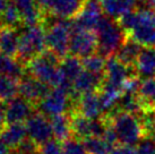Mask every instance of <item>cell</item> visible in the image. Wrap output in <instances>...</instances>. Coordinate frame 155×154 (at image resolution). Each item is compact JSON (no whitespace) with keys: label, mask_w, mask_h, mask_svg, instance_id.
I'll return each mask as SVG.
<instances>
[{"label":"cell","mask_w":155,"mask_h":154,"mask_svg":"<svg viewBox=\"0 0 155 154\" xmlns=\"http://www.w3.org/2000/svg\"><path fill=\"white\" fill-rule=\"evenodd\" d=\"M97 51V38L95 31L74 27L69 42V52L71 56L86 58Z\"/></svg>","instance_id":"cell-8"},{"label":"cell","mask_w":155,"mask_h":154,"mask_svg":"<svg viewBox=\"0 0 155 154\" xmlns=\"http://www.w3.org/2000/svg\"><path fill=\"white\" fill-rule=\"evenodd\" d=\"M8 5H9L8 0H0V17H1V15L6 10V8L8 7Z\"/></svg>","instance_id":"cell-38"},{"label":"cell","mask_w":155,"mask_h":154,"mask_svg":"<svg viewBox=\"0 0 155 154\" xmlns=\"http://www.w3.org/2000/svg\"><path fill=\"white\" fill-rule=\"evenodd\" d=\"M12 2L19 10L23 25H38L43 22L44 12L36 0H12Z\"/></svg>","instance_id":"cell-17"},{"label":"cell","mask_w":155,"mask_h":154,"mask_svg":"<svg viewBox=\"0 0 155 154\" xmlns=\"http://www.w3.org/2000/svg\"><path fill=\"white\" fill-rule=\"evenodd\" d=\"M135 69L138 76L144 78L155 77V47L143 49L135 65Z\"/></svg>","instance_id":"cell-21"},{"label":"cell","mask_w":155,"mask_h":154,"mask_svg":"<svg viewBox=\"0 0 155 154\" xmlns=\"http://www.w3.org/2000/svg\"><path fill=\"white\" fill-rule=\"evenodd\" d=\"M103 7L99 0H84L82 8L76 17L73 18L74 27L95 31L97 24L103 17Z\"/></svg>","instance_id":"cell-9"},{"label":"cell","mask_w":155,"mask_h":154,"mask_svg":"<svg viewBox=\"0 0 155 154\" xmlns=\"http://www.w3.org/2000/svg\"><path fill=\"white\" fill-rule=\"evenodd\" d=\"M19 38L21 33H18L17 27L0 24V53L16 58L19 47Z\"/></svg>","instance_id":"cell-18"},{"label":"cell","mask_w":155,"mask_h":154,"mask_svg":"<svg viewBox=\"0 0 155 154\" xmlns=\"http://www.w3.org/2000/svg\"><path fill=\"white\" fill-rule=\"evenodd\" d=\"M83 144L88 154H110L113 145L107 142L103 137H87L83 139Z\"/></svg>","instance_id":"cell-27"},{"label":"cell","mask_w":155,"mask_h":154,"mask_svg":"<svg viewBox=\"0 0 155 154\" xmlns=\"http://www.w3.org/2000/svg\"><path fill=\"white\" fill-rule=\"evenodd\" d=\"M138 1L139 0H102V7L107 16L117 21L122 15L135 10Z\"/></svg>","instance_id":"cell-20"},{"label":"cell","mask_w":155,"mask_h":154,"mask_svg":"<svg viewBox=\"0 0 155 154\" xmlns=\"http://www.w3.org/2000/svg\"><path fill=\"white\" fill-rule=\"evenodd\" d=\"M0 154H12L10 147L6 144V142L4 141L1 135H0Z\"/></svg>","instance_id":"cell-37"},{"label":"cell","mask_w":155,"mask_h":154,"mask_svg":"<svg viewBox=\"0 0 155 154\" xmlns=\"http://www.w3.org/2000/svg\"><path fill=\"white\" fill-rule=\"evenodd\" d=\"M83 67L85 70L93 73L95 75H100V76H104V70H105V66H107V60L103 56H101L100 53L97 55H92L90 57H86L82 60Z\"/></svg>","instance_id":"cell-28"},{"label":"cell","mask_w":155,"mask_h":154,"mask_svg":"<svg viewBox=\"0 0 155 154\" xmlns=\"http://www.w3.org/2000/svg\"><path fill=\"white\" fill-rule=\"evenodd\" d=\"M128 36L142 47H155V9L148 7L136 10L135 22Z\"/></svg>","instance_id":"cell-6"},{"label":"cell","mask_w":155,"mask_h":154,"mask_svg":"<svg viewBox=\"0 0 155 154\" xmlns=\"http://www.w3.org/2000/svg\"><path fill=\"white\" fill-rule=\"evenodd\" d=\"M62 147H64V154H88L83 142H81V139L76 137H71L68 141L64 142Z\"/></svg>","instance_id":"cell-30"},{"label":"cell","mask_w":155,"mask_h":154,"mask_svg":"<svg viewBox=\"0 0 155 154\" xmlns=\"http://www.w3.org/2000/svg\"><path fill=\"white\" fill-rule=\"evenodd\" d=\"M61 58L51 50H45L26 65L27 74L43 82L50 87H57L59 81Z\"/></svg>","instance_id":"cell-5"},{"label":"cell","mask_w":155,"mask_h":154,"mask_svg":"<svg viewBox=\"0 0 155 154\" xmlns=\"http://www.w3.org/2000/svg\"><path fill=\"white\" fill-rule=\"evenodd\" d=\"M71 112H77L79 115L93 120L101 119L104 116V111L99 92H92L81 95Z\"/></svg>","instance_id":"cell-15"},{"label":"cell","mask_w":155,"mask_h":154,"mask_svg":"<svg viewBox=\"0 0 155 154\" xmlns=\"http://www.w3.org/2000/svg\"><path fill=\"white\" fill-rule=\"evenodd\" d=\"M101 1H102V0H101Z\"/></svg>","instance_id":"cell-41"},{"label":"cell","mask_w":155,"mask_h":154,"mask_svg":"<svg viewBox=\"0 0 155 154\" xmlns=\"http://www.w3.org/2000/svg\"><path fill=\"white\" fill-rule=\"evenodd\" d=\"M40 154H64V147L60 144V142L57 139H50L49 142L44 143L40 146Z\"/></svg>","instance_id":"cell-32"},{"label":"cell","mask_w":155,"mask_h":154,"mask_svg":"<svg viewBox=\"0 0 155 154\" xmlns=\"http://www.w3.org/2000/svg\"><path fill=\"white\" fill-rule=\"evenodd\" d=\"M111 126L117 135L118 142L126 145L138 144L145 137L139 117L129 112L111 111L102 117Z\"/></svg>","instance_id":"cell-1"},{"label":"cell","mask_w":155,"mask_h":154,"mask_svg":"<svg viewBox=\"0 0 155 154\" xmlns=\"http://www.w3.org/2000/svg\"><path fill=\"white\" fill-rule=\"evenodd\" d=\"M142 82L139 81L138 75H131V76L124 83L122 91L124 93H131V94H138V91L140 87Z\"/></svg>","instance_id":"cell-33"},{"label":"cell","mask_w":155,"mask_h":154,"mask_svg":"<svg viewBox=\"0 0 155 154\" xmlns=\"http://www.w3.org/2000/svg\"><path fill=\"white\" fill-rule=\"evenodd\" d=\"M49 92L50 86L31 76L30 74L26 73L25 76L19 79V95L35 107Z\"/></svg>","instance_id":"cell-13"},{"label":"cell","mask_w":155,"mask_h":154,"mask_svg":"<svg viewBox=\"0 0 155 154\" xmlns=\"http://www.w3.org/2000/svg\"><path fill=\"white\" fill-rule=\"evenodd\" d=\"M19 94V79L0 75V101L8 102Z\"/></svg>","instance_id":"cell-25"},{"label":"cell","mask_w":155,"mask_h":154,"mask_svg":"<svg viewBox=\"0 0 155 154\" xmlns=\"http://www.w3.org/2000/svg\"><path fill=\"white\" fill-rule=\"evenodd\" d=\"M110 154H136V149L131 145L119 144V145L113 146Z\"/></svg>","instance_id":"cell-35"},{"label":"cell","mask_w":155,"mask_h":154,"mask_svg":"<svg viewBox=\"0 0 155 154\" xmlns=\"http://www.w3.org/2000/svg\"><path fill=\"white\" fill-rule=\"evenodd\" d=\"M83 70V62L78 57L71 55L65 57L59 66V81L57 87L67 91L69 94H71L74 82L82 74Z\"/></svg>","instance_id":"cell-11"},{"label":"cell","mask_w":155,"mask_h":154,"mask_svg":"<svg viewBox=\"0 0 155 154\" xmlns=\"http://www.w3.org/2000/svg\"><path fill=\"white\" fill-rule=\"evenodd\" d=\"M45 47L47 38L43 24L41 23L38 25L25 26V28L21 32L16 58L24 65H27L32 59L45 51Z\"/></svg>","instance_id":"cell-4"},{"label":"cell","mask_w":155,"mask_h":154,"mask_svg":"<svg viewBox=\"0 0 155 154\" xmlns=\"http://www.w3.org/2000/svg\"><path fill=\"white\" fill-rule=\"evenodd\" d=\"M27 73L26 65L21 62L17 58L10 57L4 53H0V75L14 77L16 79H21Z\"/></svg>","instance_id":"cell-23"},{"label":"cell","mask_w":155,"mask_h":154,"mask_svg":"<svg viewBox=\"0 0 155 154\" xmlns=\"http://www.w3.org/2000/svg\"><path fill=\"white\" fill-rule=\"evenodd\" d=\"M39 149L40 146L27 137L15 151L17 154H36L39 153Z\"/></svg>","instance_id":"cell-34"},{"label":"cell","mask_w":155,"mask_h":154,"mask_svg":"<svg viewBox=\"0 0 155 154\" xmlns=\"http://www.w3.org/2000/svg\"><path fill=\"white\" fill-rule=\"evenodd\" d=\"M50 120H51L53 136L57 141L64 143V142L68 141L69 138H71L73 130H71V121H70L69 113L52 117L50 118Z\"/></svg>","instance_id":"cell-24"},{"label":"cell","mask_w":155,"mask_h":154,"mask_svg":"<svg viewBox=\"0 0 155 154\" xmlns=\"http://www.w3.org/2000/svg\"><path fill=\"white\" fill-rule=\"evenodd\" d=\"M84 0H43L44 14L57 18L73 19L79 13Z\"/></svg>","instance_id":"cell-12"},{"label":"cell","mask_w":155,"mask_h":154,"mask_svg":"<svg viewBox=\"0 0 155 154\" xmlns=\"http://www.w3.org/2000/svg\"><path fill=\"white\" fill-rule=\"evenodd\" d=\"M0 135L4 138V141L6 142V144L13 150H16L18 146L28 137L26 126L23 122L7 124L0 130Z\"/></svg>","instance_id":"cell-19"},{"label":"cell","mask_w":155,"mask_h":154,"mask_svg":"<svg viewBox=\"0 0 155 154\" xmlns=\"http://www.w3.org/2000/svg\"><path fill=\"white\" fill-rule=\"evenodd\" d=\"M95 33L97 38V51L108 59L116 55L128 38L119 23L109 16L102 17L95 28Z\"/></svg>","instance_id":"cell-2"},{"label":"cell","mask_w":155,"mask_h":154,"mask_svg":"<svg viewBox=\"0 0 155 154\" xmlns=\"http://www.w3.org/2000/svg\"><path fill=\"white\" fill-rule=\"evenodd\" d=\"M153 137H154V139H155V135H154V136H153Z\"/></svg>","instance_id":"cell-40"},{"label":"cell","mask_w":155,"mask_h":154,"mask_svg":"<svg viewBox=\"0 0 155 154\" xmlns=\"http://www.w3.org/2000/svg\"><path fill=\"white\" fill-rule=\"evenodd\" d=\"M36 108L42 115L48 118H52L64 113H69L73 110V102L67 91L59 87H53L40 101Z\"/></svg>","instance_id":"cell-7"},{"label":"cell","mask_w":155,"mask_h":154,"mask_svg":"<svg viewBox=\"0 0 155 154\" xmlns=\"http://www.w3.org/2000/svg\"><path fill=\"white\" fill-rule=\"evenodd\" d=\"M147 4V6L152 9H155V0H144Z\"/></svg>","instance_id":"cell-39"},{"label":"cell","mask_w":155,"mask_h":154,"mask_svg":"<svg viewBox=\"0 0 155 154\" xmlns=\"http://www.w3.org/2000/svg\"><path fill=\"white\" fill-rule=\"evenodd\" d=\"M7 125V117H6V103L0 101V130Z\"/></svg>","instance_id":"cell-36"},{"label":"cell","mask_w":155,"mask_h":154,"mask_svg":"<svg viewBox=\"0 0 155 154\" xmlns=\"http://www.w3.org/2000/svg\"><path fill=\"white\" fill-rule=\"evenodd\" d=\"M26 129L28 138L36 143L39 146L52 139L53 130H52L51 120L42 115L41 112H36L26 120Z\"/></svg>","instance_id":"cell-10"},{"label":"cell","mask_w":155,"mask_h":154,"mask_svg":"<svg viewBox=\"0 0 155 154\" xmlns=\"http://www.w3.org/2000/svg\"><path fill=\"white\" fill-rule=\"evenodd\" d=\"M35 105L22 96H16L6 104L7 124L24 122L34 113Z\"/></svg>","instance_id":"cell-16"},{"label":"cell","mask_w":155,"mask_h":154,"mask_svg":"<svg viewBox=\"0 0 155 154\" xmlns=\"http://www.w3.org/2000/svg\"><path fill=\"white\" fill-rule=\"evenodd\" d=\"M142 50V45L128 36L127 40L124 42V44L120 47V49L118 50V52L116 53V57L120 60L122 64H125L126 66L135 67Z\"/></svg>","instance_id":"cell-22"},{"label":"cell","mask_w":155,"mask_h":154,"mask_svg":"<svg viewBox=\"0 0 155 154\" xmlns=\"http://www.w3.org/2000/svg\"><path fill=\"white\" fill-rule=\"evenodd\" d=\"M135 149H136V154H155L154 137L145 136Z\"/></svg>","instance_id":"cell-31"},{"label":"cell","mask_w":155,"mask_h":154,"mask_svg":"<svg viewBox=\"0 0 155 154\" xmlns=\"http://www.w3.org/2000/svg\"><path fill=\"white\" fill-rule=\"evenodd\" d=\"M131 75H137L135 67H128L122 64L117 57H111L107 60L104 70V82L122 89V85Z\"/></svg>","instance_id":"cell-14"},{"label":"cell","mask_w":155,"mask_h":154,"mask_svg":"<svg viewBox=\"0 0 155 154\" xmlns=\"http://www.w3.org/2000/svg\"><path fill=\"white\" fill-rule=\"evenodd\" d=\"M0 24L1 25L10 26V27H18V26L23 25L19 10H18L17 7L13 2H9L8 7L6 8L4 14L1 15Z\"/></svg>","instance_id":"cell-29"},{"label":"cell","mask_w":155,"mask_h":154,"mask_svg":"<svg viewBox=\"0 0 155 154\" xmlns=\"http://www.w3.org/2000/svg\"><path fill=\"white\" fill-rule=\"evenodd\" d=\"M49 24L42 23L45 27L47 48L48 50H51L61 59H64L69 52V42L74 28V21L53 16H49Z\"/></svg>","instance_id":"cell-3"},{"label":"cell","mask_w":155,"mask_h":154,"mask_svg":"<svg viewBox=\"0 0 155 154\" xmlns=\"http://www.w3.org/2000/svg\"><path fill=\"white\" fill-rule=\"evenodd\" d=\"M138 96L143 102L144 109L155 108V77L145 78L140 84Z\"/></svg>","instance_id":"cell-26"}]
</instances>
